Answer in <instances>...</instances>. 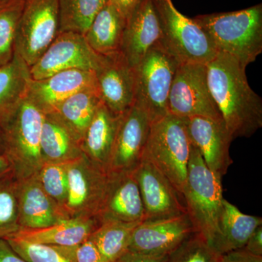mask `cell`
I'll return each instance as SVG.
<instances>
[{
    "label": "cell",
    "instance_id": "484cf974",
    "mask_svg": "<svg viewBox=\"0 0 262 262\" xmlns=\"http://www.w3.org/2000/svg\"><path fill=\"white\" fill-rule=\"evenodd\" d=\"M101 103L97 87L91 86L67 98L51 113L56 114L81 143Z\"/></svg>",
    "mask_w": 262,
    "mask_h": 262
},
{
    "label": "cell",
    "instance_id": "f35d334b",
    "mask_svg": "<svg viewBox=\"0 0 262 262\" xmlns=\"http://www.w3.org/2000/svg\"><path fill=\"white\" fill-rule=\"evenodd\" d=\"M163 256H147L127 251L115 262H160Z\"/></svg>",
    "mask_w": 262,
    "mask_h": 262
},
{
    "label": "cell",
    "instance_id": "d4e9b609",
    "mask_svg": "<svg viewBox=\"0 0 262 262\" xmlns=\"http://www.w3.org/2000/svg\"><path fill=\"white\" fill-rule=\"evenodd\" d=\"M30 67L14 52L9 63L0 68V127L27 96Z\"/></svg>",
    "mask_w": 262,
    "mask_h": 262
},
{
    "label": "cell",
    "instance_id": "1f68e13d",
    "mask_svg": "<svg viewBox=\"0 0 262 262\" xmlns=\"http://www.w3.org/2000/svg\"><path fill=\"white\" fill-rule=\"evenodd\" d=\"M36 176L45 192L65 213L68 192L67 163L45 162Z\"/></svg>",
    "mask_w": 262,
    "mask_h": 262
},
{
    "label": "cell",
    "instance_id": "5b68a950",
    "mask_svg": "<svg viewBox=\"0 0 262 262\" xmlns=\"http://www.w3.org/2000/svg\"><path fill=\"white\" fill-rule=\"evenodd\" d=\"M190 151L191 141L183 119L168 113L151 123L143 158L170 181L182 198Z\"/></svg>",
    "mask_w": 262,
    "mask_h": 262
},
{
    "label": "cell",
    "instance_id": "ab89813d",
    "mask_svg": "<svg viewBox=\"0 0 262 262\" xmlns=\"http://www.w3.org/2000/svg\"><path fill=\"white\" fill-rule=\"evenodd\" d=\"M139 0H110L108 3L115 7L125 19L130 15Z\"/></svg>",
    "mask_w": 262,
    "mask_h": 262
},
{
    "label": "cell",
    "instance_id": "ffe728a7",
    "mask_svg": "<svg viewBox=\"0 0 262 262\" xmlns=\"http://www.w3.org/2000/svg\"><path fill=\"white\" fill-rule=\"evenodd\" d=\"M18 204L20 229L45 228L68 219L45 192L36 174L18 180Z\"/></svg>",
    "mask_w": 262,
    "mask_h": 262
},
{
    "label": "cell",
    "instance_id": "7402d4cb",
    "mask_svg": "<svg viewBox=\"0 0 262 262\" xmlns=\"http://www.w3.org/2000/svg\"><path fill=\"white\" fill-rule=\"evenodd\" d=\"M99 224L97 218H68L45 228L19 229L8 237H18L34 244L72 247L89 238Z\"/></svg>",
    "mask_w": 262,
    "mask_h": 262
},
{
    "label": "cell",
    "instance_id": "277c9868",
    "mask_svg": "<svg viewBox=\"0 0 262 262\" xmlns=\"http://www.w3.org/2000/svg\"><path fill=\"white\" fill-rule=\"evenodd\" d=\"M44 115L27 96L0 127L3 151L17 180L35 175L44 163L40 152Z\"/></svg>",
    "mask_w": 262,
    "mask_h": 262
},
{
    "label": "cell",
    "instance_id": "6da1fadb",
    "mask_svg": "<svg viewBox=\"0 0 262 262\" xmlns=\"http://www.w3.org/2000/svg\"><path fill=\"white\" fill-rule=\"evenodd\" d=\"M246 67L221 52L206 64L212 97L233 140L251 137L262 127V100L248 83Z\"/></svg>",
    "mask_w": 262,
    "mask_h": 262
},
{
    "label": "cell",
    "instance_id": "e575fe53",
    "mask_svg": "<svg viewBox=\"0 0 262 262\" xmlns=\"http://www.w3.org/2000/svg\"><path fill=\"white\" fill-rule=\"evenodd\" d=\"M56 247L74 262H103L97 246L90 237L72 247Z\"/></svg>",
    "mask_w": 262,
    "mask_h": 262
},
{
    "label": "cell",
    "instance_id": "e0dca14e",
    "mask_svg": "<svg viewBox=\"0 0 262 262\" xmlns=\"http://www.w3.org/2000/svg\"><path fill=\"white\" fill-rule=\"evenodd\" d=\"M161 25L155 0H139L126 19L121 53L136 67L146 53L159 43Z\"/></svg>",
    "mask_w": 262,
    "mask_h": 262
},
{
    "label": "cell",
    "instance_id": "4316f807",
    "mask_svg": "<svg viewBox=\"0 0 262 262\" xmlns=\"http://www.w3.org/2000/svg\"><path fill=\"white\" fill-rule=\"evenodd\" d=\"M262 225L261 217L245 214L237 207L224 200L220 220V239L218 256L244 247L255 229Z\"/></svg>",
    "mask_w": 262,
    "mask_h": 262
},
{
    "label": "cell",
    "instance_id": "2e32d148",
    "mask_svg": "<svg viewBox=\"0 0 262 262\" xmlns=\"http://www.w3.org/2000/svg\"><path fill=\"white\" fill-rule=\"evenodd\" d=\"M191 143L201 153L206 166L222 179L232 165L230 157L232 136L224 121L204 117L183 119Z\"/></svg>",
    "mask_w": 262,
    "mask_h": 262
},
{
    "label": "cell",
    "instance_id": "4dcf8cb0",
    "mask_svg": "<svg viewBox=\"0 0 262 262\" xmlns=\"http://www.w3.org/2000/svg\"><path fill=\"white\" fill-rule=\"evenodd\" d=\"M19 229L18 180L11 174L0 180V239Z\"/></svg>",
    "mask_w": 262,
    "mask_h": 262
},
{
    "label": "cell",
    "instance_id": "4fadbf2b",
    "mask_svg": "<svg viewBox=\"0 0 262 262\" xmlns=\"http://www.w3.org/2000/svg\"><path fill=\"white\" fill-rule=\"evenodd\" d=\"M194 233L195 230L187 213L144 221L134 229L127 251L147 256H164Z\"/></svg>",
    "mask_w": 262,
    "mask_h": 262
},
{
    "label": "cell",
    "instance_id": "603a6c76",
    "mask_svg": "<svg viewBox=\"0 0 262 262\" xmlns=\"http://www.w3.org/2000/svg\"><path fill=\"white\" fill-rule=\"evenodd\" d=\"M40 152L43 163H67L82 154L80 141L55 113L45 114Z\"/></svg>",
    "mask_w": 262,
    "mask_h": 262
},
{
    "label": "cell",
    "instance_id": "30bf717a",
    "mask_svg": "<svg viewBox=\"0 0 262 262\" xmlns=\"http://www.w3.org/2000/svg\"><path fill=\"white\" fill-rule=\"evenodd\" d=\"M68 192L64 211L68 218H97L107 189L110 173L82 153L67 162Z\"/></svg>",
    "mask_w": 262,
    "mask_h": 262
},
{
    "label": "cell",
    "instance_id": "52a82bcc",
    "mask_svg": "<svg viewBox=\"0 0 262 262\" xmlns=\"http://www.w3.org/2000/svg\"><path fill=\"white\" fill-rule=\"evenodd\" d=\"M179 63L158 43L135 68V101L151 122L168 115L170 88Z\"/></svg>",
    "mask_w": 262,
    "mask_h": 262
},
{
    "label": "cell",
    "instance_id": "f1b7e54d",
    "mask_svg": "<svg viewBox=\"0 0 262 262\" xmlns=\"http://www.w3.org/2000/svg\"><path fill=\"white\" fill-rule=\"evenodd\" d=\"M110 0H58V33L84 36L95 17Z\"/></svg>",
    "mask_w": 262,
    "mask_h": 262
},
{
    "label": "cell",
    "instance_id": "60d3db41",
    "mask_svg": "<svg viewBox=\"0 0 262 262\" xmlns=\"http://www.w3.org/2000/svg\"><path fill=\"white\" fill-rule=\"evenodd\" d=\"M13 174V165L3 151H0V180Z\"/></svg>",
    "mask_w": 262,
    "mask_h": 262
},
{
    "label": "cell",
    "instance_id": "836d02e7",
    "mask_svg": "<svg viewBox=\"0 0 262 262\" xmlns=\"http://www.w3.org/2000/svg\"><path fill=\"white\" fill-rule=\"evenodd\" d=\"M7 242L28 262H74L56 246L34 244L15 237H8Z\"/></svg>",
    "mask_w": 262,
    "mask_h": 262
},
{
    "label": "cell",
    "instance_id": "3957f363",
    "mask_svg": "<svg viewBox=\"0 0 262 262\" xmlns=\"http://www.w3.org/2000/svg\"><path fill=\"white\" fill-rule=\"evenodd\" d=\"M207 33L218 52L227 53L247 67L262 52V5L192 18Z\"/></svg>",
    "mask_w": 262,
    "mask_h": 262
},
{
    "label": "cell",
    "instance_id": "9c48e42d",
    "mask_svg": "<svg viewBox=\"0 0 262 262\" xmlns=\"http://www.w3.org/2000/svg\"><path fill=\"white\" fill-rule=\"evenodd\" d=\"M168 111L182 119L204 117L223 121L208 87L206 65L179 64L169 94Z\"/></svg>",
    "mask_w": 262,
    "mask_h": 262
},
{
    "label": "cell",
    "instance_id": "8d00e7d4",
    "mask_svg": "<svg viewBox=\"0 0 262 262\" xmlns=\"http://www.w3.org/2000/svg\"><path fill=\"white\" fill-rule=\"evenodd\" d=\"M244 250L248 252L262 256V227L259 226L251 234L247 242L245 244Z\"/></svg>",
    "mask_w": 262,
    "mask_h": 262
},
{
    "label": "cell",
    "instance_id": "d6986e66",
    "mask_svg": "<svg viewBox=\"0 0 262 262\" xmlns=\"http://www.w3.org/2000/svg\"><path fill=\"white\" fill-rule=\"evenodd\" d=\"M96 85L94 71H62L41 80L31 81L27 96L43 113L57 106L81 90Z\"/></svg>",
    "mask_w": 262,
    "mask_h": 262
},
{
    "label": "cell",
    "instance_id": "74e56055",
    "mask_svg": "<svg viewBox=\"0 0 262 262\" xmlns=\"http://www.w3.org/2000/svg\"><path fill=\"white\" fill-rule=\"evenodd\" d=\"M0 262H28L13 251L5 239H0Z\"/></svg>",
    "mask_w": 262,
    "mask_h": 262
},
{
    "label": "cell",
    "instance_id": "44dd1931",
    "mask_svg": "<svg viewBox=\"0 0 262 262\" xmlns=\"http://www.w3.org/2000/svg\"><path fill=\"white\" fill-rule=\"evenodd\" d=\"M120 116L101 103L80 143L83 155L108 173Z\"/></svg>",
    "mask_w": 262,
    "mask_h": 262
},
{
    "label": "cell",
    "instance_id": "f546056e",
    "mask_svg": "<svg viewBox=\"0 0 262 262\" xmlns=\"http://www.w3.org/2000/svg\"><path fill=\"white\" fill-rule=\"evenodd\" d=\"M24 0H10L0 6V68L9 63L15 51L19 20Z\"/></svg>",
    "mask_w": 262,
    "mask_h": 262
},
{
    "label": "cell",
    "instance_id": "83f0119b",
    "mask_svg": "<svg viewBox=\"0 0 262 262\" xmlns=\"http://www.w3.org/2000/svg\"><path fill=\"white\" fill-rule=\"evenodd\" d=\"M139 224L116 220L100 222L90 238L97 246L103 262H115L126 252L133 232Z\"/></svg>",
    "mask_w": 262,
    "mask_h": 262
},
{
    "label": "cell",
    "instance_id": "7bdbcfd3",
    "mask_svg": "<svg viewBox=\"0 0 262 262\" xmlns=\"http://www.w3.org/2000/svg\"><path fill=\"white\" fill-rule=\"evenodd\" d=\"M10 0H0V6L5 5V3H8Z\"/></svg>",
    "mask_w": 262,
    "mask_h": 262
},
{
    "label": "cell",
    "instance_id": "d590c367",
    "mask_svg": "<svg viewBox=\"0 0 262 262\" xmlns=\"http://www.w3.org/2000/svg\"><path fill=\"white\" fill-rule=\"evenodd\" d=\"M219 262H262V256H256L244 248H239L220 255Z\"/></svg>",
    "mask_w": 262,
    "mask_h": 262
},
{
    "label": "cell",
    "instance_id": "ba28073f",
    "mask_svg": "<svg viewBox=\"0 0 262 262\" xmlns=\"http://www.w3.org/2000/svg\"><path fill=\"white\" fill-rule=\"evenodd\" d=\"M58 29V0H24L15 53L32 67L57 37Z\"/></svg>",
    "mask_w": 262,
    "mask_h": 262
},
{
    "label": "cell",
    "instance_id": "d6a6232c",
    "mask_svg": "<svg viewBox=\"0 0 262 262\" xmlns=\"http://www.w3.org/2000/svg\"><path fill=\"white\" fill-rule=\"evenodd\" d=\"M160 262H219V256L199 234L194 233L165 255Z\"/></svg>",
    "mask_w": 262,
    "mask_h": 262
},
{
    "label": "cell",
    "instance_id": "8992f818",
    "mask_svg": "<svg viewBox=\"0 0 262 262\" xmlns=\"http://www.w3.org/2000/svg\"><path fill=\"white\" fill-rule=\"evenodd\" d=\"M162 29L160 44L179 64L206 65L219 53L207 33L182 14L171 0H155Z\"/></svg>",
    "mask_w": 262,
    "mask_h": 262
},
{
    "label": "cell",
    "instance_id": "8fae6325",
    "mask_svg": "<svg viewBox=\"0 0 262 262\" xmlns=\"http://www.w3.org/2000/svg\"><path fill=\"white\" fill-rule=\"evenodd\" d=\"M101 57L90 47L82 34L58 33L40 58L30 67L31 77L38 80L62 71H95Z\"/></svg>",
    "mask_w": 262,
    "mask_h": 262
},
{
    "label": "cell",
    "instance_id": "9a60e30c",
    "mask_svg": "<svg viewBox=\"0 0 262 262\" xmlns=\"http://www.w3.org/2000/svg\"><path fill=\"white\" fill-rule=\"evenodd\" d=\"M151 123L147 113L136 103L121 115L110 173L135 170L142 160Z\"/></svg>",
    "mask_w": 262,
    "mask_h": 262
},
{
    "label": "cell",
    "instance_id": "ac0fdd59",
    "mask_svg": "<svg viewBox=\"0 0 262 262\" xmlns=\"http://www.w3.org/2000/svg\"><path fill=\"white\" fill-rule=\"evenodd\" d=\"M97 219L127 223L145 220L144 205L133 172L110 173L107 189Z\"/></svg>",
    "mask_w": 262,
    "mask_h": 262
},
{
    "label": "cell",
    "instance_id": "7a4b0ae2",
    "mask_svg": "<svg viewBox=\"0 0 262 262\" xmlns=\"http://www.w3.org/2000/svg\"><path fill=\"white\" fill-rule=\"evenodd\" d=\"M182 198L195 233L216 253L225 200L222 179L206 166L201 153L192 143Z\"/></svg>",
    "mask_w": 262,
    "mask_h": 262
},
{
    "label": "cell",
    "instance_id": "5bb4252c",
    "mask_svg": "<svg viewBox=\"0 0 262 262\" xmlns=\"http://www.w3.org/2000/svg\"><path fill=\"white\" fill-rule=\"evenodd\" d=\"M144 205L145 220L168 218L187 213L182 196L149 160L143 158L133 171Z\"/></svg>",
    "mask_w": 262,
    "mask_h": 262
},
{
    "label": "cell",
    "instance_id": "cb8c5ba5",
    "mask_svg": "<svg viewBox=\"0 0 262 262\" xmlns=\"http://www.w3.org/2000/svg\"><path fill=\"white\" fill-rule=\"evenodd\" d=\"M126 19L110 3L95 17L84 34L90 47L98 55L108 56L121 52Z\"/></svg>",
    "mask_w": 262,
    "mask_h": 262
},
{
    "label": "cell",
    "instance_id": "b9f144b4",
    "mask_svg": "<svg viewBox=\"0 0 262 262\" xmlns=\"http://www.w3.org/2000/svg\"><path fill=\"white\" fill-rule=\"evenodd\" d=\"M0 151H3V138H2L1 130H0Z\"/></svg>",
    "mask_w": 262,
    "mask_h": 262
},
{
    "label": "cell",
    "instance_id": "7c38bea8",
    "mask_svg": "<svg viewBox=\"0 0 262 262\" xmlns=\"http://www.w3.org/2000/svg\"><path fill=\"white\" fill-rule=\"evenodd\" d=\"M96 87L102 102L113 113L121 115L135 101V68L121 52L101 56L94 71Z\"/></svg>",
    "mask_w": 262,
    "mask_h": 262
}]
</instances>
